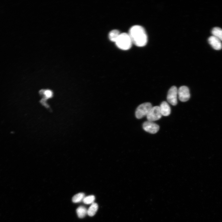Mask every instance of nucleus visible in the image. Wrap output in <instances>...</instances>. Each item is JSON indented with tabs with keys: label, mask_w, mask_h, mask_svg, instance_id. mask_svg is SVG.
Returning <instances> with one entry per match:
<instances>
[{
	"label": "nucleus",
	"mask_w": 222,
	"mask_h": 222,
	"mask_svg": "<svg viewBox=\"0 0 222 222\" xmlns=\"http://www.w3.org/2000/svg\"><path fill=\"white\" fill-rule=\"evenodd\" d=\"M133 43L139 47L145 46L147 42V36L144 28L139 25L131 27L128 33Z\"/></svg>",
	"instance_id": "obj_1"
},
{
	"label": "nucleus",
	"mask_w": 222,
	"mask_h": 222,
	"mask_svg": "<svg viewBox=\"0 0 222 222\" xmlns=\"http://www.w3.org/2000/svg\"><path fill=\"white\" fill-rule=\"evenodd\" d=\"M115 43L119 48L125 50L130 49L133 44L129 34L125 33H120Z\"/></svg>",
	"instance_id": "obj_2"
},
{
	"label": "nucleus",
	"mask_w": 222,
	"mask_h": 222,
	"mask_svg": "<svg viewBox=\"0 0 222 222\" xmlns=\"http://www.w3.org/2000/svg\"><path fill=\"white\" fill-rule=\"evenodd\" d=\"M152 107L151 104L149 102L144 103L140 105L136 110V117L141 119L146 116Z\"/></svg>",
	"instance_id": "obj_3"
},
{
	"label": "nucleus",
	"mask_w": 222,
	"mask_h": 222,
	"mask_svg": "<svg viewBox=\"0 0 222 222\" xmlns=\"http://www.w3.org/2000/svg\"><path fill=\"white\" fill-rule=\"evenodd\" d=\"M162 116L159 106H156L152 107L146 117L148 121H153L159 119Z\"/></svg>",
	"instance_id": "obj_4"
},
{
	"label": "nucleus",
	"mask_w": 222,
	"mask_h": 222,
	"mask_svg": "<svg viewBox=\"0 0 222 222\" xmlns=\"http://www.w3.org/2000/svg\"><path fill=\"white\" fill-rule=\"evenodd\" d=\"M178 89L175 86H172L169 89L167 97V99L169 103L173 105L177 103V95Z\"/></svg>",
	"instance_id": "obj_5"
},
{
	"label": "nucleus",
	"mask_w": 222,
	"mask_h": 222,
	"mask_svg": "<svg viewBox=\"0 0 222 222\" xmlns=\"http://www.w3.org/2000/svg\"><path fill=\"white\" fill-rule=\"evenodd\" d=\"M179 100L182 102H185L190 98V93L188 88L186 86H181L178 90Z\"/></svg>",
	"instance_id": "obj_6"
},
{
	"label": "nucleus",
	"mask_w": 222,
	"mask_h": 222,
	"mask_svg": "<svg viewBox=\"0 0 222 222\" xmlns=\"http://www.w3.org/2000/svg\"><path fill=\"white\" fill-rule=\"evenodd\" d=\"M143 128L145 131L151 134H154L158 131L159 127L158 125L153 121H148L143 123Z\"/></svg>",
	"instance_id": "obj_7"
},
{
	"label": "nucleus",
	"mask_w": 222,
	"mask_h": 222,
	"mask_svg": "<svg viewBox=\"0 0 222 222\" xmlns=\"http://www.w3.org/2000/svg\"><path fill=\"white\" fill-rule=\"evenodd\" d=\"M221 41L213 35L208 39V42L212 48L216 50H220L222 48Z\"/></svg>",
	"instance_id": "obj_8"
},
{
	"label": "nucleus",
	"mask_w": 222,
	"mask_h": 222,
	"mask_svg": "<svg viewBox=\"0 0 222 222\" xmlns=\"http://www.w3.org/2000/svg\"><path fill=\"white\" fill-rule=\"evenodd\" d=\"M159 107L162 115L166 116L170 114L171 108L167 102L165 101L162 102Z\"/></svg>",
	"instance_id": "obj_9"
},
{
	"label": "nucleus",
	"mask_w": 222,
	"mask_h": 222,
	"mask_svg": "<svg viewBox=\"0 0 222 222\" xmlns=\"http://www.w3.org/2000/svg\"><path fill=\"white\" fill-rule=\"evenodd\" d=\"M120 34V33L118 30L116 29L113 30L109 33V39L111 41L115 42Z\"/></svg>",
	"instance_id": "obj_10"
},
{
	"label": "nucleus",
	"mask_w": 222,
	"mask_h": 222,
	"mask_svg": "<svg viewBox=\"0 0 222 222\" xmlns=\"http://www.w3.org/2000/svg\"><path fill=\"white\" fill-rule=\"evenodd\" d=\"M98 209L97 204L93 203L91 204L87 210V214L90 216H94L96 213Z\"/></svg>",
	"instance_id": "obj_11"
},
{
	"label": "nucleus",
	"mask_w": 222,
	"mask_h": 222,
	"mask_svg": "<svg viewBox=\"0 0 222 222\" xmlns=\"http://www.w3.org/2000/svg\"><path fill=\"white\" fill-rule=\"evenodd\" d=\"M212 35L222 41V29L219 27H215L212 31Z\"/></svg>",
	"instance_id": "obj_12"
},
{
	"label": "nucleus",
	"mask_w": 222,
	"mask_h": 222,
	"mask_svg": "<svg viewBox=\"0 0 222 222\" xmlns=\"http://www.w3.org/2000/svg\"><path fill=\"white\" fill-rule=\"evenodd\" d=\"M87 210L85 207L83 206H79L76 210L78 217L80 218L84 217L87 214Z\"/></svg>",
	"instance_id": "obj_13"
},
{
	"label": "nucleus",
	"mask_w": 222,
	"mask_h": 222,
	"mask_svg": "<svg viewBox=\"0 0 222 222\" xmlns=\"http://www.w3.org/2000/svg\"><path fill=\"white\" fill-rule=\"evenodd\" d=\"M85 195L83 193H79L75 195L72 197V200L74 203H77L83 201L85 197Z\"/></svg>",
	"instance_id": "obj_14"
},
{
	"label": "nucleus",
	"mask_w": 222,
	"mask_h": 222,
	"mask_svg": "<svg viewBox=\"0 0 222 222\" xmlns=\"http://www.w3.org/2000/svg\"><path fill=\"white\" fill-rule=\"evenodd\" d=\"M95 197L93 195H90L85 197L83 200L84 203L86 204H92L94 203Z\"/></svg>",
	"instance_id": "obj_15"
},
{
	"label": "nucleus",
	"mask_w": 222,
	"mask_h": 222,
	"mask_svg": "<svg viewBox=\"0 0 222 222\" xmlns=\"http://www.w3.org/2000/svg\"><path fill=\"white\" fill-rule=\"evenodd\" d=\"M44 94L47 98H50L52 97V93L51 91L49 90H47L44 91Z\"/></svg>",
	"instance_id": "obj_16"
}]
</instances>
